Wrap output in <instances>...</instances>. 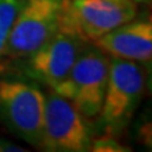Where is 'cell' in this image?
Instances as JSON below:
<instances>
[{
	"label": "cell",
	"instance_id": "cell-1",
	"mask_svg": "<svg viewBox=\"0 0 152 152\" xmlns=\"http://www.w3.org/2000/svg\"><path fill=\"white\" fill-rule=\"evenodd\" d=\"M110 56L96 47L82 49L68 76L52 89L71 100L82 117L100 115L107 86Z\"/></svg>",
	"mask_w": 152,
	"mask_h": 152
},
{
	"label": "cell",
	"instance_id": "cell-2",
	"mask_svg": "<svg viewBox=\"0 0 152 152\" xmlns=\"http://www.w3.org/2000/svg\"><path fill=\"white\" fill-rule=\"evenodd\" d=\"M65 0H26L17 14L1 56L27 58L42 47L59 26Z\"/></svg>",
	"mask_w": 152,
	"mask_h": 152
},
{
	"label": "cell",
	"instance_id": "cell-3",
	"mask_svg": "<svg viewBox=\"0 0 152 152\" xmlns=\"http://www.w3.org/2000/svg\"><path fill=\"white\" fill-rule=\"evenodd\" d=\"M45 96L23 80H0V118L13 132L33 145L42 138Z\"/></svg>",
	"mask_w": 152,
	"mask_h": 152
},
{
	"label": "cell",
	"instance_id": "cell-4",
	"mask_svg": "<svg viewBox=\"0 0 152 152\" xmlns=\"http://www.w3.org/2000/svg\"><path fill=\"white\" fill-rule=\"evenodd\" d=\"M137 10L135 0H65L61 21L89 42L134 20Z\"/></svg>",
	"mask_w": 152,
	"mask_h": 152
},
{
	"label": "cell",
	"instance_id": "cell-5",
	"mask_svg": "<svg viewBox=\"0 0 152 152\" xmlns=\"http://www.w3.org/2000/svg\"><path fill=\"white\" fill-rule=\"evenodd\" d=\"M145 72L135 61L110 56L107 86L100 115L110 127L128 121L145 93Z\"/></svg>",
	"mask_w": 152,
	"mask_h": 152
},
{
	"label": "cell",
	"instance_id": "cell-6",
	"mask_svg": "<svg viewBox=\"0 0 152 152\" xmlns=\"http://www.w3.org/2000/svg\"><path fill=\"white\" fill-rule=\"evenodd\" d=\"M39 147L52 152H82L90 148V137L82 114L71 100L54 90L45 97Z\"/></svg>",
	"mask_w": 152,
	"mask_h": 152
},
{
	"label": "cell",
	"instance_id": "cell-7",
	"mask_svg": "<svg viewBox=\"0 0 152 152\" xmlns=\"http://www.w3.org/2000/svg\"><path fill=\"white\" fill-rule=\"evenodd\" d=\"M85 47L86 41L59 20L56 31L30 56L28 71L34 77L55 89L68 76Z\"/></svg>",
	"mask_w": 152,
	"mask_h": 152
},
{
	"label": "cell",
	"instance_id": "cell-8",
	"mask_svg": "<svg viewBox=\"0 0 152 152\" xmlns=\"http://www.w3.org/2000/svg\"><path fill=\"white\" fill-rule=\"evenodd\" d=\"M93 44L113 58L147 62L152 56V24L149 20H131L93 39Z\"/></svg>",
	"mask_w": 152,
	"mask_h": 152
},
{
	"label": "cell",
	"instance_id": "cell-9",
	"mask_svg": "<svg viewBox=\"0 0 152 152\" xmlns=\"http://www.w3.org/2000/svg\"><path fill=\"white\" fill-rule=\"evenodd\" d=\"M26 0H0V56L14 24L18 11Z\"/></svg>",
	"mask_w": 152,
	"mask_h": 152
},
{
	"label": "cell",
	"instance_id": "cell-10",
	"mask_svg": "<svg viewBox=\"0 0 152 152\" xmlns=\"http://www.w3.org/2000/svg\"><path fill=\"white\" fill-rule=\"evenodd\" d=\"M93 151H124V148L115 141L110 140V138H104V140H99L92 145Z\"/></svg>",
	"mask_w": 152,
	"mask_h": 152
},
{
	"label": "cell",
	"instance_id": "cell-11",
	"mask_svg": "<svg viewBox=\"0 0 152 152\" xmlns=\"http://www.w3.org/2000/svg\"><path fill=\"white\" fill-rule=\"evenodd\" d=\"M4 151H24L23 148L17 147L14 144H11L9 141H4L0 138V152H4Z\"/></svg>",
	"mask_w": 152,
	"mask_h": 152
},
{
	"label": "cell",
	"instance_id": "cell-12",
	"mask_svg": "<svg viewBox=\"0 0 152 152\" xmlns=\"http://www.w3.org/2000/svg\"><path fill=\"white\" fill-rule=\"evenodd\" d=\"M1 69H3V65H1V64H0V71H1Z\"/></svg>",
	"mask_w": 152,
	"mask_h": 152
},
{
	"label": "cell",
	"instance_id": "cell-13",
	"mask_svg": "<svg viewBox=\"0 0 152 152\" xmlns=\"http://www.w3.org/2000/svg\"><path fill=\"white\" fill-rule=\"evenodd\" d=\"M135 1H144V0H135Z\"/></svg>",
	"mask_w": 152,
	"mask_h": 152
}]
</instances>
